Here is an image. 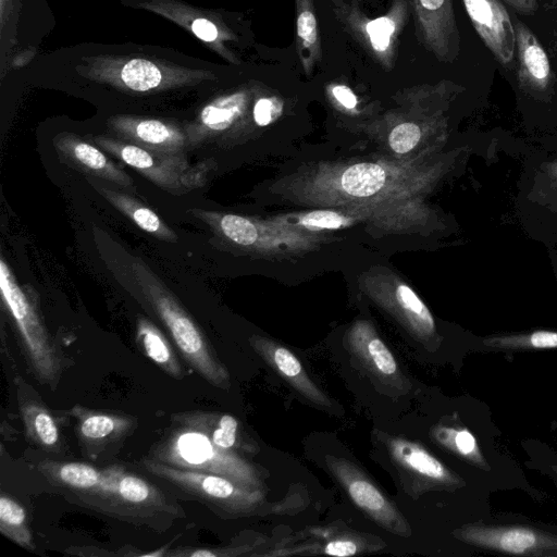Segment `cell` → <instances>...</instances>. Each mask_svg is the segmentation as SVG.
<instances>
[{
    "label": "cell",
    "mask_w": 557,
    "mask_h": 557,
    "mask_svg": "<svg viewBox=\"0 0 557 557\" xmlns=\"http://www.w3.org/2000/svg\"><path fill=\"white\" fill-rule=\"evenodd\" d=\"M61 493L72 504L157 532L185 517L174 498L120 463L97 468L74 461Z\"/></svg>",
    "instance_id": "6da1fadb"
},
{
    "label": "cell",
    "mask_w": 557,
    "mask_h": 557,
    "mask_svg": "<svg viewBox=\"0 0 557 557\" xmlns=\"http://www.w3.org/2000/svg\"><path fill=\"white\" fill-rule=\"evenodd\" d=\"M128 259L127 265L113 270L121 284L163 324L189 367L211 385L226 387L227 371L200 326L140 257Z\"/></svg>",
    "instance_id": "7a4b0ae2"
},
{
    "label": "cell",
    "mask_w": 557,
    "mask_h": 557,
    "mask_svg": "<svg viewBox=\"0 0 557 557\" xmlns=\"http://www.w3.org/2000/svg\"><path fill=\"white\" fill-rule=\"evenodd\" d=\"M0 290L16 327L30 372L51 389L58 386L62 372V354L50 336L28 286H21L8 263L0 260Z\"/></svg>",
    "instance_id": "3957f363"
},
{
    "label": "cell",
    "mask_w": 557,
    "mask_h": 557,
    "mask_svg": "<svg viewBox=\"0 0 557 557\" xmlns=\"http://www.w3.org/2000/svg\"><path fill=\"white\" fill-rule=\"evenodd\" d=\"M89 141L173 195L199 188L207 178L208 165L199 162L190 166L185 153L151 151L109 136H90Z\"/></svg>",
    "instance_id": "277c9868"
},
{
    "label": "cell",
    "mask_w": 557,
    "mask_h": 557,
    "mask_svg": "<svg viewBox=\"0 0 557 557\" xmlns=\"http://www.w3.org/2000/svg\"><path fill=\"white\" fill-rule=\"evenodd\" d=\"M330 1L345 30L384 71H392L398 57L399 38L409 17V0H393L384 14L373 18L357 5L342 0Z\"/></svg>",
    "instance_id": "5b68a950"
},
{
    "label": "cell",
    "mask_w": 557,
    "mask_h": 557,
    "mask_svg": "<svg viewBox=\"0 0 557 557\" xmlns=\"http://www.w3.org/2000/svg\"><path fill=\"white\" fill-rule=\"evenodd\" d=\"M461 539L479 548L508 555L557 556V534L519 524H470Z\"/></svg>",
    "instance_id": "8992f818"
},
{
    "label": "cell",
    "mask_w": 557,
    "mask_h": 557,
    "mask_svg": "<svg viewBox=\"0 0 557 557\" xmlns=\"http://www.w3.org/2000/svg\"><path fill=\"white\" fill-rule=\"evenodd\" d=\"M421 45L437 60L451 62L459 52L453 0H409Z\"/></svg>",
    "instance_id": "52a82bcc"
},
{
    "label": "cell",
    "mask_w": 557,
    "mask_h": 557,
    "mask_svg": "<svg viewBox=\"0 0 557 557\" xmlns=\"http://www.w3.org/2000/svg\"><path fill=\"white\" fill-rule=\"evenodd\" d=\"M478 35L504 66L516 54V33L510 16L499 0H462Z\"/></svg>",
    "instance_id": "ba28073f"
},
{
    "label": "cell",
    "mask_w": 557,
    "mask_h": 557,
    "mask_svg": "<svg viewBox=\"0 0 557 557\" xmlns=\"http://www.w3.org/2000/svg\"><path fill=\"white\" fill-rule=\"evenodd\" d=\"M69 414L75 420V431L84 451L99 456L121 443L136 426V419L127 414L99 411L74 405Z\"/></svg>",
    "instance_id": "9c48e42d"
},
{
    "label": "cell",
    "mask_w": 557,
    "mask_h": 557,
    "mask_svg": "<svg viewBox=\"0 0 557 557\" xmlns=\"http://www.w3.org/2000/svg\"><path fill=\"white\" fill-rule=\"evenodd\" d=\"M61 162L95 178L134 190L133 178L98 146L73 133H60L52 139Z\"/></svg>",
    "instance_id": "30bf717a"
},
{
    "label": "cell",
    "mask_w": 557,
    "mask_h": 557,
    "mask_svg": "<svg viewBox=\"0 0 557 557\" xmlns=\"http://www.w3.org/2000/svg\"><path fill=\"white\" fill-rule=\"evenodd\" d=\"M13 384L27 440L41 450L59 453L61 434L50 409L21 375L14 376Z\"/></svg>",
    "instance_id": "8fae6325"
},
{
    "label": "cell",
    "mask_w": 557,
    "mask_h": 557,
    "mask_svg": "<svg viewBox=\"0 0 557 557\" xmlns=\"http://www.w3.org/2000/svg\"><path fill=\"white\" fill-rule=\"evenodd\" d=\"M117 138L141 148L165 153H185L186 131L154 119L117 117L110 122Z\"/></svg>",
    "instance_id": "7c38bea8"
},
{
    "label": "cell",
    "mask_w": 557,
    "mask_h": 557,
    "mask_svg": "<svg viewBox=\"0 0 557 557\" xmlns=\"http://www.w3.org/2000/svg\"><path fill=\"white\" fill-rule=\"evenodd\" d=\"M248 104L246 91L221 97L206 106L196 124L186 129L188 148H199L215 140L233 127L245 113Z\"/></svg>",
    "instance_id": "4fadbf2b"
},
{
    "label": "cell",
    "mask_w": 557,
    "mask_h": 557,
    "mask_svg": "<svg viewBox=\"0 0 557 557\" xmlns=\"http://www.w3.org/2000/svg\"><path fill=\"white\" fill-rule=\"evenodd\" d=\"M516 53L518 59L517 74L521 87L543 91L553 81L549 58L534 33L522 22L517 21Z\"/></svg>",
    "instance_id": "5bb4252c"
},
{
    "label": "cell",
    "mask_w": 557,
    "mask_h": 557,
    "mask_svg": "<svg viewBox=\"0 0 557 557\" xmlns=\"http://www.w3.org/2000/svg\"><path fill=\"white\" fill-rule=\"evenodd\" d=\"M91 186L119 212L135 223L140 230L154 238L168 243H176V233L148 206L131 195L96 184L88 178Z\"/></svg>",
    "instance_id": "9a60e30c"
},
{
    "label": "cell",
    "mask_w": 557,
    "mask_h": 557,
    "mask_svg": "<svg viewBox=\"0 0 557 557\" xmlns=\"http://www.w3.org/2000/svg\"><path fill=\"white\" fill-rule=\"evenodd\" d=\"M136 343L143 354L165 374L176 380L185 377V370L165 335L156 324L143 315H139L136 320Z\"/></svg>",
    "instance_id": "2e32d148"
},
{
    "label": "cell",
    "mask_w": 557,
    "mask_h": 557,
    "mask_svg": "<svg viewBox=\"0 0 557 557\" xmlns=\"http://www.w3.org/2000/svg\"><path fill=\"white\" fill-rule=\"evenodd\" d=\"M296 51L302 72L310 76L322 59L321 38L313 0H295Z\"/></svg>",
    "instance_id": "e0dca14e"
},
{
    "label": "cell",
    "mask_w": 557,
    "mask_h": 557,
    "mask_svg": "<svg viewBox=\"0 0 557 557\" xmlns=\"http://www.w3.org/2000/svg\"><path fill=\"white\" fill-rule=\"evenodd\" d=\"M170 420L201 431L222 448L231 450L237 443L238 422L233 416L199 409L173 413Z\"/></svg>",
    "instance_id": "ac0fdd59"
},
{
    "label": "cell",
    "mask_w": 557,
    "mask_h": 557,
    "mask_svg": "<svg viewBox=\"0 0 557 557\" xmlns=\"http://www.w3.org/2000/svg\"><path fill=\"white\" fill-rule=\"evenodd\" d=\"M0 532L26 550L34 552L36 549L25 509L3 492L0 495Z\"/></svg>",
    "instance_id": "d6986e66"
},
{
    "label": "cell",
    "mask_w": 557,
    "mask_h": 557,
    "mask_svg": "<svg viewBox=\"0 0 557 557\" xmlns=\"http://www.w3.org/2000/svg\"><path fill=\"white\" fill-rule=\"evenodd\" d=\"M386 182V173L376 163H357L342 175V188L350 196L366 198L379 193Z\"/></svg>",
    "instance_id": "ffe728a7"
},
{
    "label": "cell",
    "mask_w": 557,
    "mask_h": 557,
    "mask_svg": "<svg viewBox=\"0 0 557 557\" xmlns=\"http://www.w3.org/2000/svg\"><path fill=\"white\" fill-rule=\"evenodd\" d=\"M121 78L132 90L147 91L160 85L162 75L152 62L133 59L122 67Z\"/></svg>",
    "instance_id": "44dd1931"
},
{
    "label": "cell",
    "mask_w": 557,
    "mask_h": 557,
    "mask_svg": "<svg viewBox=\"0 0 557 557\" xmlns=\"http://www.w3.org/2000/svg\"><path fill=\"white\" fill-rule=\"evenodd\" d=\"M486 345L509 349H548L557 348V332L536 331L523 335H508L488 338Z\"/></svg>",
    "instance_id": "7402d4cb"
},
{
    "label": "cell",
    "mask_w": 557,
    "mask_h": 557,
    "mask_svg": "<svg viewBox=\"0 0 557 557\" xmlns=\"http://www.w3.org/2000/svg\"><path fill=\"white\" fill-rule=\"evenodd\" d=\"M398 455L408 466L422 474L434 479H444L446 476V470L443 465L420 448L403 445L398 449Z\"/></svg>",
    "instance_id": "603a6c76"
},
{
    "label": "cell",
    "mask_w": 557,
    "mask_h": 557,
    "mask_svg": "<svg viewBox=\"0 0 557 557\" xmlns=\"http://www.w3.org/2000/svg\"><path fill=\"white\" fill-rule=\"evenodd\" d=\"M396 298L400 307L422 324L426 330L434 327L433 318L418 295L406 284H399L396 288Z\"/></svg>",
    "instance_id": "cb8c5ba5"
},
{
    "label": "cell",
    "mask_w": 557,
    "mask_h": 557,
    "mask_svg": "<svg viewBox=\"0 0 557 557\" xmlns=\"http://www.w3.org/2000/svg\"><path fill=\"white\" fill-rule=\"evenodd\" d=\"M421 138V129L413 122L397 124L388 136V144L394 152L407 153L412 150Z\"/></svg>",
    "instance_id": "d4e9b609"
},
{
    "label": "cell",
    "mask_w": 557,
    "mask_h": 557,
    "mask_svg": "<svg viewBox=\"0 0 557 557\" xmlns=\"http://www.w3.org/2000/svg\"><path fill=\"white\" fill-rule=\"evenodd\" d=\"M349 493L354 500L367 510L379 511L386 506L381 493L367 481H354L349 485Z\"/></svg>",
    "instance_id": "484cf974"
},
{
    "label": "cell",
    "mask_w": 557,
    "mask_h": 557,
    "mask_svg": "<svg viewBox=\"0 0 557 557\" xmlns=\"http://www.w3.org/2000/svg\"><path fill=\"white\" fill-rule=\"evenodd\" d=\"M299 224L318 230H336L346 226L350 220L333 211H312L299 218Z\"/></svg>",
    "instance_id": "4316f807"
},
{
    "label": "cell",
    "mask_w": 557,
    "mask_h": 557,
    "mask_svg": "<svg viewBox=\"0 0 557 557\" xmlns=\"http://www.w3.org/2000/svg\"><path fill=\"white\" fill-rule=\"evenodd\" d=\"M455 449L462 456L471 459L478 466L486 469V462L481 454L478 442L473 434L467 429L449 431Z\"/></svg>",
    "instance_id": "83f0119b"
},
{
    "label": "cell",
    "mask_w": 557,
    "mask_h": 557,
    "mask_svg": "<svg viewBox=\"0 0 557 557\" xmlns=\"http://www.w3.org/2000/svg\"><path fill=\"white\" fill-rule=\"evenodd\" d=\"M283 111V102L277 97H262L253 106V120L259 126H267L276 120Z\"/></svg>",
    "instance_id": "f1b7e54d"
},
{
    "label": "cell",
    "mask_w": 557,
    "mask_h": 557,
    "mask_svg": "<svg viewBox=\"0 0 557 557\" xmlns=\"http://www.w3.org/2000/svg\"><path fill=\"white\" fill-rule=\"evenodd\" d=\"M368 348L376 368L382 373L393 374L396 371V362L393 355L379 338L372 339Z\"/></svg>",
    "instance_id": "f546056e"
},
{
    "label": "cell",
    "mask_w": 557,
    "mask_h": 557,
    "mask_svg": "<svg viewBox=\"0 0 557 557\" xmlns=\"http://www.w3.org/2000/svg\"><path fill=\"white\" fill-rule=\"evenodd\" d=\"M274 361L278 370L287 376H297L301 372L298 359L286 348H277L274 352Z\"/></svg>",
    "instance_id": "4dcf8cb0"
},
{
    "label": "cell",
    "mask_w": 557,
    "mask_h": 557,
    "mask_svg": "<svg viewBox=\"0 0 557 557\" xmlns=\"http://www.w3.org/2000/svg\"><path fill=\"white\" fill-rule=\"evenodd\" d=\"M327 92L339 106L347 110H355L358 104L356 94L344 84L333 83L327 86Z\"/></svg>",
    "instance_id": "1f68e13d"
},
{
    "label": "cell",
    "mask_w": 557,
    "mask_h": 557,
    "mask_svg": "<svg viewBox=\"0 0 557 557\" xmlns=\"http://www.w3.org/2000/svg\"><path fill=\"white\" fill-rule=\"evenodd\" d=\"M65 555L82 557H111L119 556L117 552H112L98 546H70L64 552Z\"/></svg>",
    "instance_id": "d6a6232c"
},
{
    "label": "cell",
    "mask_w": 557,
    "mask_h": 557,
    "mask_svg": "<svg viewBox=\"0 0 557 557\" xmlns=\"http://www.w3.org/2000/svg\"><path fill=\"white\" fill-rule=\"evenodd\" d=\"M191 28L194 34L205 41H213L218 37V29L215 25L206 18L195 20Z\"/></svg>",
    "instance_id": "836d02e7"
},
{
    "label": "cell",
    "mask_w": 557,
    "mask_h": 557,
    "mask_svg": "<svg viewBox=\"0 0 557 557\" xmlns=\"http://www.w3.org/2000/svg\"><path fill=\"white\" fill-rule=\"evenodd\" d=\"M357 546L350 541H334L326 545L325 553L333 556H351Z\"/></svg>",
    "instance_id": "e575fe53"
},
{
    "label": "cell",
    "mask_w": 557,
    "mask_h": 557,
    "mask_svg": "<svg viewBox=\"0 0 557 557\" xmlns=\"http://www.w3.org/2000/svg\"><path fill=\"white\" fill-rule=\"evenodd\" d=\"M507 4L512 7L520 13L531 14L537 8L536 0H504Z\"/></svg>",
    "instance_id": "d590c367"
},
{
    "label": "cell",
    "mask_w": 557,
    "mask_h": 557,
    "mask_svg": "<svg viewBox=\"0 0 557 557\" xmlns=\"http://www.w3.org/2000/svg\"><path fill=\"white\" fill-rule=\"evenodd\" d=\"M553 469H554L555 473L557 474V466H554Z\"/></svg>",
    "instance_id": "8d00e7d4"
},
{
    "label": "cell",
    "mask_w": 557,
    "mask_h": 557,
    "mask_svg": "<svg viewBox=\"0 0 557 557\" xmlns=\"http://www.w3.org/2000/svg\"><path fill=\"white\" fill-rule=\"evenodd\" d=\"M555 2H556V16H557V0H555Z\"/></svg>",
    "instance_id": "74e56055"
}]
</instances>
